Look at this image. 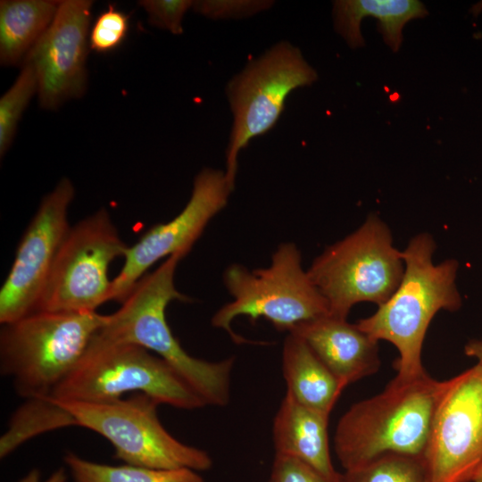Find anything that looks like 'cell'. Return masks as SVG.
<instances>
[{"label":"cell","instance_id":"23","mask_svg":"<svg viewBox=\"0 0 482 482\" xmlns=\"http://www.w3.org/2000/svg\"><path fill=\"white\" fill-rule=\"evenodd\" d=\"M21 70L11 87L0 98V156L12 146L18 124L31 98L38 90L34 66L21 64Z\"/></svg>","mask_w":482,"mask_h":482},{"label":"cell","instance_id":"9","mask_svg":"<svg viewBox=\"0 0 482 482\" xmlns=\"http://www.w3.org/2000/svg\"><path fill=\"white\" fill-rule=\"evenodd\" d=\"M54 400L72 414L77 426L106 438L125 464L198 472L212 466L206 451L180 442L165 429L157 416L159 403L145 394L103 403Z\"/></svg>","mask_w":482,"mask_h":482},{"label":"cell","instance_id":"28","mask_svg":"<svg viewBox=\"0 0 482 482\" xmlns=\"http://www.w3.org/2000/svg\"><path fill=\"white\" fill-rule=\"evenodd\" d=\"M67 473L63 467L54 470L46 479L43 480L41 472L37 469H32L19 482H66Z\"/></svg>","mask_w":482,"mask_h":482},{"label":"cell","instance_id":"30","mask_svg":"<svg viewBox=\"0 0 482 482\" xmlns=\"http://www.w3.org/2000/svg\"><path fill=\"white\" fill-rule=\"evenodd\" d=\"M472 482H482V462L478 469Z\"/></svg>","mask_w":482,"mask_h":482},{"label":"cell","instance_id":"12","mask_svg":"<svg viewBox=\"0 0 482 482\" xmlns=\"http://www.w3.org/2000/svg\"><path fill=\"white\" fill-rule=\"evenodd\" d=\"M74 195L73 184L62 178L42 198L0 289L2 325L36 312L56 255L71 229L68 211Z\"/></svg>","mask_w":482,"mask_h":482},{"label":"cell","instance_id":"10","mask_svg":"<svg viewBox=\"0 0 482 482\" xmlns=\"http://www.w3.org/2000/svg\"><path fill=\"white\" fill-rule=\"evenodd\" d=\"M127 247L105 208L71 227L36 312H96L110 301L109 265Z\"/></svg>","mask_w":482,"mask_h":482},{"label":"cell","instance_id":"29","mask_svg":"<svg viewBox=\"0 0 482 482\" xmlns=\"http://www.w3.org/2000/svg\"><path fill=\"white\" fill-rule=\"evenodd\" d=\"M467 356L477 360L478 364L482 366V339H471L464 346Z\"/></svg>","mask_w":482,"mask_h":482},{"label":"cell","instance_id":"25","mask_svg":"<svg viewBox=\"0 0 482 482\" xmlns=\"http://www.w3.org/2000/svg\"><path fill=\"white\" fill-rule=\"evenodd\" d=\"M274 4L270 0H198L192 10L212 20H240L269 10Z\"/></svg>","mask_w":482,"mask_h":482},{"label":"cell","instance_id":"2","mask_svg":"<svg viewBox=\"0 0 482 482\" xmlns=\"http://www.w3.org/2000/svg\"><path fill=\"white\" fill-rule=\"evenodd\" d=\"M441 386L427 372L395 376L382 392L353 404L334 436L345 470L386 454L424 456Z\"/></svg>","mask_w":482,"mask_h":482},{"label":"cell","instance_id":"19","mask_svg":"<svg viewBox=\"0 0 482 482\" xmlns=\"http://www.w3.org/2000/svg\"><path fill=\"white\" fill-rule=\"evenodd\" d=\"M61 1L2 0L0 2V63L22 64L48 29Z\"/></svg>","mask_w":482,"mask_h":482},{"label":"cell","instance_id":"11","mask_svg":"<svg viewBox=\"0 0 482 482\" xmlns=\"http://www.w3.org/2000/svg\"><path fill=\"white\" fill-rule=\"evenodd\" d=\"M431 482H472L482 462V366L442 381L424 453Z\"/></svg>","mask_w":482,"mask_h":482},{"label":"cell","instance_id":"7","mask_svg":"<svg viewBox=\"0 0 482 482\" xmlns=\"http://www.w3.org/2000/svg\"><path fill=\"white\" fill-rule=\"evenodd\" d=\"M403 272V253L394 245L388 226L375 213L327 246L307 270L329 314L345 320L359 303H384L399 287Z\"/></svg>","mask_w":482,"mask_h":482},{"label":"cell","instance_id":"5","mask_svg":"<svg viewBox=\"0 0 482 482\" xmlns=\"http://www.w3.org/2000/svg\"><path fill=\"white\" fill-rule=\"evenodd\" d=\"M100 331V330H99ZM141 393L159 404L195 410L206 406L198 393L165 361L130 343L98 335L50 395L59 401L103 403Z\"/></svg>","mask_w":482,"mask_h":482},{"label":"cell","instance_id":"16","mask_svg":"<svg viewBox=\"0 0 482 482\" xmlns=\"http://www.w3.org/2000/svg\"><path fill=\"white\" fill-rule=\"evenodd\" d=\"M328 416L301 404L286 392L273 420L275 455L295 458L329 482H340L341 473L330 457Z\"/></svg>","mask_w":482,"mask_h":482},{"label":"cell","instance_id":"24","mask_svg":"<svg viewBox=\"0 0 482 482\" xmlns=\"http://www.w3.org/2000/svg\"><path fill=\"white\" fill-rule=\"evenodd\" d=\"M129 29V16L109 4L96 18L89 31V47L100 54L117 49L126 39Z\"/></svg>","mask_w":482,"mask_h":482},{"label":"cell","instance_id":"8","mask_svg":"<svg viewBox=\"0 0 482 482\" xmlns=\"http://www.w3.org/2000/svg\"><path fill=\"white\" fill-rule=\"evenodd\" d=\"M317 79L316 71L300 49L282 40L249 61L228 82L225 91L233 123L226 150L225 175L233 190L240 151L253 137L275 126L292 91L310 86Z\"/></svg>","mask_w":482,"mask_h":482},{"label":"cell","instance_id":"4","mask_svg":"<svg viewBox=\"0 0 482 482\" xmlns=\"http://www.w3.org/2000/svg\"><path fill=\"white\" fill-rule=\"evenodd\" d=\"M107 319L97 312H35L2 325L1 373L24 399L50 396Z\"/></svg>","mask_w":482,"mask_h":482},{"label":"cell","instance_id":"6","mask_svg":"<svg viewBox=\"0 0 482 482\" xmlns=\"http://www.w3.org/2000/svg\"><path fill=\"white\" fill-rule=\"evenodd\" d=\"M223 282L233 300L222 305L211 322L237 344L248 342L232 329L238 316H246L253 323L263 318L276 329L289 333L305 321L329 314L328 304L303 269L300 250L294 243L278 245L266 268L249 270L241 264L229 265Z\"/></svg>","mask_w":482,"mask_h":482},{"label":"cell","instance_id":"27","mask_svg":"<svg viewBox=\"0 0 482 482\" xmlns=\"http://www.w3.org/2000/svg\"><path fill=\"white\" fill-rule=\"evenodd\" d=\"M268 482L329 481L295 458L275 455Z\"/></svg>","mask_w":482,"mask_h":482},{"label":"cell","instance_id":"13","mask_svg":"<svg viewBox=\"0 0 482 482\" xmlns=\"http://www.w3.org/2000/svg\"><path fill=\"white\" fill-rule=\"evenodd\" d=\"M232 191L225 171L203 169L195 178L183 210L170 221L154 225L127 247L123 266L112 280L110 301L123 303L146 270L162 258L179 253L186 256L212 219L227 205Z\"/></svg>","mask_w":482,"mask_h":482},{"label":"cell","instance_id":"14","mask_svg":"<svg viewBox=\"0 0 482 482\" xmlns=\"http://www.w3.org/2000/svg\"><path fill=\"white\" fill-rule=\"evenodd\" d=\"M92 6L90 0L61 1L52 23L23 61L36 70L44 110H57L87 90Z\"/></svg>","mask_w":482,"mask_h":482},{"label":"cell","instance_id":"22","mask_svg":"<svg viewBox=\"0 0 482 482\" xmlns=\"http://www.w3.org/2000/svg\"><path fill=\"white\" fill-rule=\"evenodd\" d=\"M340 482H431L424 456L386 454L345 470Z\"/></svg>","mask_w":482,"mask_h":482},{"label":"cell","instance_id":"26","mask_svg":"<svg viewBox=\"0 0 482 482\" xmlns=\"http://www.w3.org/2000/svg\"><path fill=\"white\" fill-rule=\"evenodd\" d=\"M192 0H141L138 2L147 14L148 22L174 35L184 32L182 21L186 12L192 9Z\"/></svg>","mask_w":482,"mask_h":482},{"label":"cell","instance_id":"3","mask_svg":"<svg viewBox=\"0 0 482 482\" xmlns=\"http://www.w3.org/2000/svg\"><path fill=\"white\" fill-rule=\"evenodd\" d=\"M185 255L172 254L153 272L145 275L127 299L98 332L105 339L140 345L172 367L207 405L224 407L230 399L231 356L209 362L188 354L173 335L165 317L174 300L189 302L175 287L174 275Z\"/></svg>","mask_w":482,"mask_h":482},{"label":"cell","instance_id":"15","mask_svg":"<svg viewBox=\"0 0 482 482\" xmlns=\"http://www.w3.org/2000/svg\"><path fill=\"white\" fill-rule=\"evenodd\" d=\"M289 333L302 338L344 387L379 369L378 342L345 319L328 314Z\"/></svg>","mask_w":482,"mask_h":482},{"label":"cell","instance_id":"1","mask_svg":"<svg viewBox=\"0 0 482 482\" xmlns=\"http://www.w3.org/2000/svg\"><path fill=\"white\" fill-rule=\"evenodd\" d=\"M436 248L427 232L415 235L402 251L404 272L395 293L370 316L356 325L376 341L385 340L397 349L400 378L425 373L421 354L425 336L435 315L456 312L462 305L456 279L459 262L447 259L433 262Z\"/></svg>","mask_w":482,"mask_h":482},{"label":"cell","instance_id":"20","mask_svg":"<svg viewBox=\"0 0 482 482\" xmlns=\"http://www.w3.org/2000/svg\"><path fill=\"white\" fill-rule=\"evenodd\" d=\"M72 426H77L75 418L51 396L25 399L12 413L0 438V457H7L37 436Z\"/></svg>","mask_w":482,"mask_h":482},{"label":"cell","instance_id":"18","mask_svg":"<svg viewBox=\"0 0 482 482\" xmlns=\"http://www.w3.org/2000/svg\"><path fill=\"white\" fill-rule=\"evenodd\" d=\"M287 392L298 403L330 414L344 386L299 337L288 333L282 349Z\"/></svg>","mask_w":482,"mask_h":482},{"label":"cell","instance_id":"17","mask_svg":"<svg viewBox=\"0 0 482 482\" xmlns=\"http://www.w3.org/2000/svg\"><path fill=\"white\" fill-rule=\"evenodd\" d=\"M335 30L351 48L364 46L361 23L373 16L385 43L397 52L403 41V29L412 19L428 14L425 5L416 0H337L333 2Z\"/></svg>","mask_w":482,"mask_h":482},{"label":"cell","instance_id":"21","mask_svg":"<svg viewBox=\"0 0 482 482\" xmlns=\"http://www.w3.org/2000/svg\"><path fill=\"white\" fill-rule=\"evenodd\" d=\"M64 461L75 482H204L190 469L159 470L124 464L112 466L67 453Z\"/></svg>","mask_w":482,"mask_h":482}]
</instances>
